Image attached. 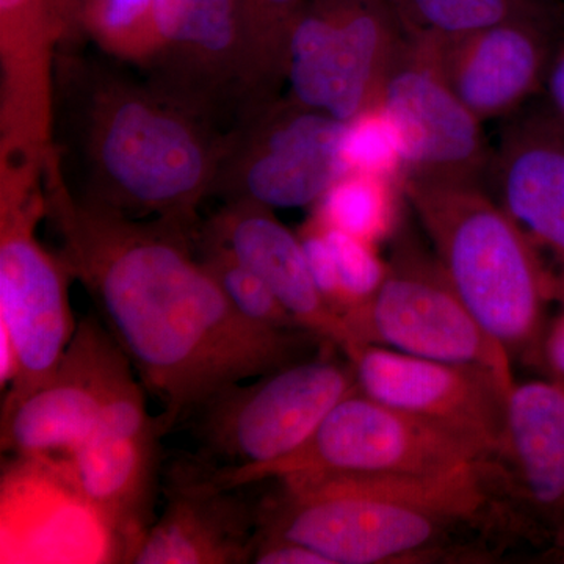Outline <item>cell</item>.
<instances>
[{
  "mask_svg": "<svg viewBox=\"0 0 564 564\" xmlns=\"http://www.w3.org/2000/svg\"><path fill=\"white\" fill-rule=\"evenodd\" d=\"M132 364L101 321L84 317L51 377L2 404L0 444L9 455H68L84 443Z\"/></svg>",
  "mask_w": 564,
  "mask_h": 564,
  "instance_id": "4fadbf2b",
  "label": "cell"
},
{
  "mask_svg": "<svg viewBox=\"0 0 564 564\" xmlns=\"http://www.w3.org/2000/svg\"><path fill=\"white\" fill-rule=\"evenodd\" d=\"M391 240L383 284L345 317L356 343L436 361L473 364L513 388L510 355L467 310L434 252L403 225Z\"/></svg>",
  "mask_w": 564,
  "mask_h": 564,
  "instance_id": "52a82bcc",
  "label": "cell"
},
{
  "mask_svg": "<svg viewBox=\"0 0 564 564\" xmlns=\"http://www.w3.org/2000/svg\"><path fill=\"white\" fill-rule=\"evenodd\" d=\"M18 370H20V362H18L17 347H14L9 329L0 325V388L2 391H6L7 386L10 388L13 383Z\"/></svg>",
  "mask_w": 564,
  "mask_h": 564,
  "instance_id": "e575fe53",
  "label": "cell"
},
{
  "mask_svg": "<svg viewBox=\"0 0 564 564\" xmlns=\"http://www.w3.org/2000/svg\"><path fill=\"white\" fill-rule=\"evenodd\" d=\"M547 107L564 121V33L556 43L543 85Z\"/></svg>",
  "mask_w": 564,
  "mask_h": 564,
  "instance_id": "d6a6232c",
  "label": "cell"
},
{
  "mask_svg": "<svg viewBox=\"0 0 564 564\" xmlns=\"http://www.w3.org/2000/svg\"><path fill=\"white\" fill-rule=\"evenodd\" d=\"M554 296L562 303V313L545 326L541 362L564 381V265L562 273L554 278Z\"/></svg>",
  "mask_w": 564,
  "mask_h": 564,
  "instance_id": "1f68e13d",
  "label": "cell"
},
{
  "mask_svg": "<svg viewBox=\"0 0 564 564\" xmlns=\"http://www.w3.org/2000/svg\"><path fill=\"white\" fill-rule=\"evenodd\" d=\"M321 225L336 263L340 313L347 317L369 302L383 284L388 261L378 254L377 245L366 242L323 223Z\"/></svg>",
  "mask_w": 564,
  "mask_h": 564,
  "instance_id": "f1b7e54d",
  "label": "cell"
},
{
  "mask_svg": "<svg viewBox=\"0 0 564 564\" xmlns=\"http://www.w3.org/2000/svg\"><path fill=\"white\" fill-rule=\"evenodd\" d=\"M348 361L359 392L467 437L497 458L511 389L491 370L372 344L356 348Z\"/></svg>",
  "mask_w": 564,
  "mask_h": 564,
  "instance_id": "5bb4252c",
  "label": "cell"
},
{
  "mask_svg": "<svg viewBox=\"0 0 564 564\" xmlns=\"http://www.w3.org/2000/svg\"><path fill=\"white\" fill-rule=\"evenodd\" d=\"M57 166L55 158L44 173V198L62 239L61 258L90 293L140 383L161 400L169 432L231 386L332 345L303 329L245 317L193 254L195 234L74 198Z\"/></svg>",
  "mask_w": 564,
  "mask_h": 564,
  "instance_id": "6da1fadb",
  "label": "cell"
},
{
  "mask_svg": "<svg viewBox=\"0 0 564 564\" xmlns=\"http://www.w3.org/2000/svg\"><path fill=\"white\" fill-rule=\"evenodd\" d=\"M562 17L519 18L440 40L445 79L478 120L508 118L543 90Z\"/></svg>",
  "mask_w": 564,
  "mask_h": 564,
  "instance_id": "ac0fdd59",
  "label": "cell"
},
{
  "mask_svg": "<svg viewBox=\"0 0 564 564\" xmlns=\"http://www.w3.org/2000/svg\"><path fill=\"white\" fill-rule=\"evenodd\" d=\"M403 191L467 310L511 361L541 364L554 278L545 272L532 237L484 184L406 176Z\"/></svg>",
  "mask_w": 564,
  "mask_h": 564,
  "instance_id": "3957f363",
  "label": "cell"
},
{
  "mask_svg": "<svg viewBox=\"0 0 564 564\" xmlns=\"http://www.w3.org/2000/svg\"><path fill=\"white\" fill-rule=\"evenodd\" d=\"M307 0H237L251 91L272 98L288 74L293 25Z\"/></svg>",
  "mask_w": 564,
  "mask_h": 564,
  "instance_id": "cb8c5ba5",
  "label": "cell"
},
{
  "mask_svg": "<svg viewBox=\"0 0 564 564\" xmlns=\"http://www.w3.org/2000/svg\"><path fill=\"white\" fill-rule=\"evenodd\" d=\"M333 345L234 384L198 411V458L221 467L263 466L302 448L326 415L358 391L348 358Z\"/></svg>",
  "mask_w": 564,
  "mask_h": 564,
  "instance_id": "8992f818",
  "label": "cell"
},
{
  "mask_svg": "<svg viewBox=\"0 0 564 564\" xmlns=\"http://www.w3.org/2000/svg\"><path fill=\"white\" fill-rule=\"evenodd\" d=\"M261 500L259 541H296L329 564L462 556L469 533L518 524V505L496 458L421 477L280 478Z\"/></svg>",
  "mask_w": 564,
  "mask_h": 564,
  "instance_id": "7a4b0ae2",
  "label": "cell"
},
{
  "mask_svg": "<svg viewBox=\"0 0 564 564\" xmlns=\"http://www.w3.org/2000/svg\"><path fill=\"white\" fill-rule=\"evenodd\" d=\"M161 61L187 99H204L226 84L247 85V54L237 0H158Z\"/></svg>",
  "mask_w": 564,
  "mask_h": 564,
  "instance_id": "7402d4cb",
  "label": "cell"
},
{
  "mask_svg": "<svg viewBox=\"0 0 564 564\" xmlns=\"http://www.w3.org/2000/svg\"><path fill=\"white\" fill-rule=\"evenodd\" d=\"M270 207L234 199L203 234L225 245L234 258L258 274L304 332L313 333L350 358L356 343L344 315L323 299L313 280L302 240Z\"/></svg>",
  "mask_w": 564,
  "mask_h": 564,
  "instance_id": "ffe728a7",
  "label": "cell"
},
{
  "mask_svg": "<svg viewBox=\"0 0 564 564\" xmlns=\"http://www.w3.org/2000/svg\"><path fill=\"white\" fill-rule=\"evenodd\" d=\"M403 182L347 172L333 182L314 206L313 217L373 245L402 228Z\"/></svg>",
  "mask_w": 564,
  "mask_h": 564,
  "instance_id": "603a6c76",
  "label": "cell"
},
{
  "mask_svg": "<svg viewBox=\"0 0 564 564\" xmlns=\"http://www.w3.org/2000/svg\"><path fill=\"white\" fill-rule=\"evenodd\" d=\"M408 35L397 0H307L289 43V98L351 120L377 102Z\"/></svg>",
  "mask_w": 564,
  "mask_h": 564,
  "instance_id": "ba28073f",
  "label": "cell"
},
{
  "mask_svg": "<svg viewBox=\"0 0 564 564\" xmlns=\"http://www.w3.org/2000/svg\"><path fill=\"white\" fill-rule=\"evenodd\" d=\"M158 0H84L80 29L109 54L152 62L159 51Z\"/></svg>",
  "mask_w": 564,
  "mask_h": 564,
  "instance_id": "484cf974",
  "label": "cell"
},
{
  "mask_svg": "<svg viewBox=\"0 0 564 564\" xmlns=\"http://www.w3.org/2000/svg\"><path fill=\"white\" fill-rule=\"evenodd\" d=\"M84 0H51L61 39H69L80 31V11Z\"/></svg>",
  "mask_w": 564,
  "mask_h": 564,
  "instance_id": "836d02e7",
  "label": "cell"
},
{
  "mask_svg": "<svg viewBox=\"0 0 564 564\" xmlns=\"http://www.w3.org/2000/svg\"><path fill=\"white\" fill-rule=\"evenodd\" d=\"M248 488L217 484L198 456L176 459L165 474V507L132 564L251 563L262 499Z\"/></svg>",
  "mask_w": 564,
  "mask_h": 564,
  "instance_id": "9a60e30c",
  "label": "cell"
},
{
  "mask_svg": "<svg viewBox=\"0 0 564 564\" xmlns=\"http://www.w3.org/2000/svg\"><path fill=\"white\" fill-rule=\"evenodd\" d=\"M344 126L291 98L267 106L237 163V198L270 209L314 207L345 173L340 161Z\"/></svg>",
  "mask_w": 564,
  "mask_h": 564,
  "instance_id": "2e32d148",
  "label": "cell"
},
{
  "mask_svg": "<svg viewBox=\"0 0 564 564\" xmlns=\"http://www.w3.org/2000/svg\"><path fill=\"white\" fill-rule=\"evenodd\" d=\"M46 217L40 182L0 176V325L18 351L17 378L2 404L18 402L54 372L76 332L70 313V273L61 256L36 237Z\"/></svg>",
  "mask_w": 564,
  "mask_h": 564,
  "instance_id": "9c48e42d",
  "label": "cell"
},
{
  "mask_svg": "<svg viewBox=\"0 0 564 564\" xmlns=\"http://www.w3.org/2000/svg\"><path fill=\"white\" fill-rule=\"evenodd\" d=\"M51 0H0V170L44 176L52 148Z\"/></svg>",
  "mask_w": 564,
  "mask_h": 564,
  "instance_id": "e0dca14e",
  "label": "cell"
},
{
  "mask_svg": "<svg viewBox=\"0 0 564 564\" xmlns=\"http://www.w3.org/2000/svg\"><path fill=\"white\" fill-rule=\"evenodd\" d=\"M196 242L202 251L199 259L240 314L269 328L303 329L273 295L269 285L237 261L225 245L206 234H202Z\"/></svg>",
  "mask_w": 564,
  "mask_h": 564,
  "instance_id": "83f0119b",
  "label": "cell"
},
{
  "mask_svg": "<svg viewBox=\"0 0 564 564\" xmlns=\"http://www.w3.org/2000/svg\"><path fill=\"white\" fill-rule=\"evenodd\" d=\"M519 510L534 521L564 524V381L514 383L508 393L497 454Z\"/></svg>",
  "mask_w": 564,
  "mask_h": 564,
  "instance_id": "44dd1931",
  "label": "cell"
},
{
  "mask_svg": "<svg viewBox=\"0 0 564 564\" xmlns=\"http://www.w3.org/2000/svg\"><path fill=\"white\" fill-rule=\"evenodd\" d=\"M161 414L147 408L143 384L129 375L104 408L90 436L63 455L85 499L109 525L121 563H132L154 524L161 473Z\"/></svg>",
  "mask_w": 564,
  "mask_h": 564,
  "instance_id": "30bf717a",
  "label": "cell"
},
{
  "mask_svg": "<svg viewBox=\"0 0 564 564\" xmlns=\"http://www.w3.org/2000/svg\"><path fill=\"white\" fill-rule=\"evenodd\" d=\"M256 564H329L325 556L296 541L263 538L256 547Z\"/></svg>",
  "mask_w": 564,
  "mask_h": 564,
  "instance_id": "4dcf8cb0",
  "label": "cell"
},
{
  "mask_svg": "<svg viewBox=\"0 0 564 564\" xmlns=\"http://www.w3.org/2000/svg\"><path fill=\"white\" fill-rule=\"evenodd\" d=\"M299 237L302 240L304 256H306L315 285L321 291L323 299L332 304L333 310L343 315L336 263H334L332 247H329L321 223L311 217L300 229Z\"/></svg>",
  "mask_w": 564,
  "mask_h": 564,
  "instance_id": "f546056e",
  "label": "cell"
},
{
  "mask_svg": "<svg viewBox=\"0 0 564 564\" xmlns=\"http://www.w3.org/2000/svg\"><path fill=\"white\" fill-rule=\"evenodd\" d=\"M491 458L467 437L355 391L292 455L263 466H206L217 484L232 488L311 475L421 477Z\"/></svg>",
  "mask_w": 564,
  "mask_h": 564,
  "instance_id": "5b68a950",
  "label": "cell"
},
{
  "mask_svg": "<svg viewBox=\"0 0 564 564\" xmlns=\"http://www.w3.org/2000/svg\"><path fill=\"white\" fill-rule=\"evenodd\" d=\"M486 180L499 206L564 265V121L547 106L505 118Z\"/></svg>",
  "mask_w": 564,
  "mask_h": 564,
  "instance_id": "d6986e66",
  "label": "cell"
},
{
  "mask_svg": "<svg viewBox=\"0 0 564 564\" xmlns=\"http://www.w3.org/2000/svg\"><path fill=\"white\" fill-rule=\"evenodd\" d=\"M90 152L101 193L132 215L195 234L196 209L220 172V150L181 102L111 85L95 98Z\"/></svg>",
  "mask_w": 564,
  "mask_h": 564,
  "instance_id": "277c9868",
  "label": "cell"
},
{
  "mask_svg": "<svg viewBox=\"0 0 564 564\" xmlns=\"http://www.w3.org/2000/svg\"><path fill=\"white\" fill-rule=\"evenodd\" d=\"M0 563H121L117 540L63 455H11L0 477Z\"/></svg>",
  "mask_w": 564,
  "mask_h": 564,
  "instance_id": "7c38bea8",
  "label": "cell"
},
{
  "mask_svg": "<svg viewBox=\"0 0 564 564\" xmlns=\"http://www.w3.org/2000/svg\"><path fill=\"white\" fill-rule=\"evenodd\" d=\"M410 29L377 102L402 137L406 174L484 184L489 152L481 122L445 79L440 40Z\"/></svg>",
  "mask_w": 564,
  "mask_h": 564,
  "instance_id": "8fae6325",
  "label": "cell"
},
{
  "mask_svg": "<svg viewBox=\"0 0 564 564\" xmlns=\"http://www.w3.org/2000/svg\"><path fill=\"white\" fill-rule=\"evenodd\" d=\"M408 25L452 40L519 18L563 14L558 0H397Z\"/></svg>",
  "mask_w": 564,
  "mask_h": 564,
  "instance_id": "d4e9b609",
  "label": "cell"
},
{
  "mask_svg": "<svg viewBox=\"0 0 564 564\" xmlns=\"http://www.w3.org/2000/svg\"><path fill=\"white\" fill-rule=\"evenodd\" d=\"M345 173H366L403 182L406 174L402 137L388 111L375 102L345 121L340 139Z\"/></svg>",
  "mask_w": 564,
  "mask_h": 564,
  "instance_id": "4316f807",
  "label": "cell"
},
{
  "mask_svg": "<svg viewBox=\"0 0 564 564\" xmlns=\"http://www.w3.org/2000/svg\"><path fill=\"white\" fill-rule=\"evenodd\" d=\"M560 530H562V533H560V534H562L563 547H564V524H563L562 529H560Z\"/></svg>",
  "mask_w": 564,
  "mask_h": 564,
  "instance_id": "d590c367",
  "label": "cell"
}]
</instances>
